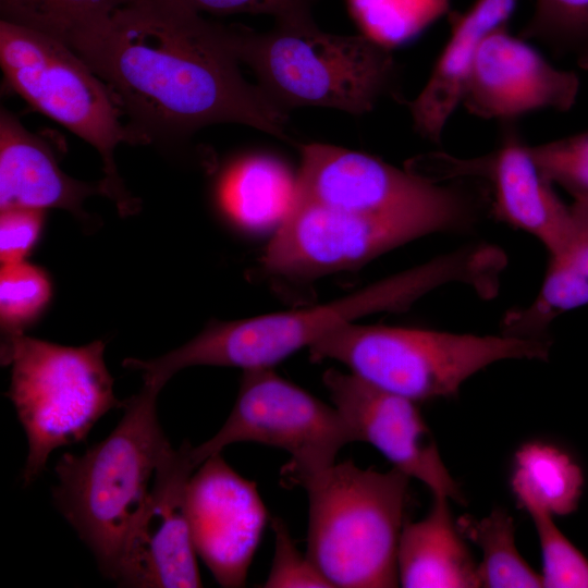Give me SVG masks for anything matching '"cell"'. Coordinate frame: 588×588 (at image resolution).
Returning a JSON list of instances; mask_svg holds the SVG:
<instances>
[{
	"instance_id": "6da1fadb",
	"label": "cell",
	"mask_w": 588,
	"mask_h": 588,
	"mask_svg": "<svg viewBox=\"0 0 588 588\" xmlns=\"http://www.w3.org/2000/svg\"><path fill=\"white\" fill-rule=\"evenodd\" d=\"M68 46L109 86L142 144L217 123L289 139L287 112L243 77L230 25L176 0H134Z\"/></svg>"
},
{
	"instance_id": "7a4b0ae2",
	"label": "cell",
	"mask_w": 588,
	"mask_h": 588,
	"mask_svg": "<svg viewBox=\"0 0 588 588\" xmlns=\"http://www.w3.org/2000/svg\"><path fill=\"white\" fill-rule=\"evenodd\" d=\"M487 275L483 252L479 247L461 249L315 307L211 321L194 339L159 356L157 367L167 377L192 366L236 367L243 371L272 368L343 323L379 311L405 310L450 282H463L477 291Z\"/></svg>"
},
{
	"instance_id": "3957f363",
	"label": "cell",
	"mask_w": 588,
	"mask_h": 588,
	"mask_svg": "<svg viewBox=\"0 0 588 588\" xmlns=\"http://www.w3.org/2000/svg\"><path fill=\"white\" fill-rule=\"evenodd\" d=\"M231 48L280 109L317 106L364 114L397 91V64L390 49L364 35L322 32L311 14L275 21L258 33L230 25Z\"/></svg>"
},
{
	"instance_id": "277c9868",
	"label": "cell",
	"mask_w": 588,
	"mask_h": 588,
	"mask_svg": "<svg viewBox=\"0 0 588 588\" xmlns=\"http://www.w3.org/2000/svg\"><path fill=\"white\" fill-rule=\"evenodd\" d=\"M158 394L143 387L124 401L123 416L109 436L81 455L63 454L56 465V504L112 579L128 528L170 444L157 417Z\"/></svg>"
},
{
	"instance_id": "5b68a950",
	"label": "cell",
	"mask_w": 588,
	"mask_h": 588,
	"mask_svg": "<svg viewBox=\"0 0 588 588\" xmlns=\"http://www.w3.org/2000/svg\"><path fill=\"white\" fill-rule=\"evenodd\" d=\"M411 477L334 463L308 478L306 554L332 588L397 587V544Z\"/></svg>"
},
{
	"instance_id": "8992f818",
	"label": "cell",
	"mask_w": 588,
	"mask_h": 588,
	"mask_svg": "<svg viewBox=\"0 0 588 588\" xmlns=\"http://www.w3.org/2000/svg\"><path fill=\"white\" fill-rule=\"evenodd\" d=\"M314 362L335 360L357 377L414 402L452 396L473 375L505 359L549 356L543 339L474 335L343 323L308 347Z\"/></svg>"
},
{
	"instance_id": "52a82bcc",
	"label": "cell",
	"mask_w": 588,
	"mask_h": 588,
	"mask_svg": "<svg viewBox=\"0 0 588 588\" xmlns=\"http://www.w3.org/2000/svg\"><path fill=\"white\" fill-rule=\"evenodd\" d=\"M103 353L101 340L64 346L23 332L4 335L1 359L12 366L7 396L28 442L24 485L37 479L53 450L85 440L107 412L123 408Z\"/></svg>"
},
{
	"instance_id": "ba28073f",
	"label": "cell",
	"mask_w": 588,
	"mask_h": 588,
	"mask_svg": "<svg viewBox=\"0 0 588 588\" xmlns=\"http://www.w3.org/2000/svg\"><path fill=\"white\" fill-rule=\"evenodd\" d=\"M0 64L8 85L32 108L54 120L100 155L107 193L122 216L138 209L118 173L120 143L142 144L122 122L123 110L109 86L65 42L0 21Z\"/></svg>"
},
{
	"instance_id": "9c48e42d",
	"label": "cell",
	"mask_w": 588,
	"mask_h": 588,
	"mask_svg": "<svg viewBox=\"0 0 588 588\" xmlns=\"http://www.w3.org/2000/svg\"><path fill=\"white\" fill-rule=\"evenodd\" d=\"M294 201L392 220H415L438 232L462 230L479 217L483 195L463 181L448 185L372 156L311 143L301 147Z\"/></svg>"
},
{
	"instance_id": "30bf717a",
	"label": "cell",
	"mask_w": 588,
	"mask_h": 588,
	"mask_svg": "<svg viewBox=\"0 0 588 588\" xmlns=\"http://www.w3.org/2000/svg\"><path fill=\"white\" fill-rule=\"evenodd\" d=\"M237 442H255L286 451L281 470L285 485L304 481L336 462L342 448L357 442L334 405L279 376L272 368L246 370L234 406L219 431L192 446L198 467L207 457Z\"/></svg>"
},
{
	"instance_id": "8fae6325",
	"label": "cell",
	"mask_w": 588,
	"mask_h": 588,
	"mask_svg": "<svg viewBox=\"0 0 588 588\" xmlns=\"http://www.w3.org/2000/svg\"><path fill=\"white\" fill-rule=\"evenodd\" d=\"M438 232L427 222L372 218L294 201L262 257L264 269L292 279L347 270L420 236Z\"/></svg>"
},
{
	"instance_id": "7c38bea8",
	"label": "cell",
	"mask_w": 588,
	"mask_h": 588,
	"mask_svg": "<svg viewBox=\"0 0 588 588\" xmlns=\"http://www.w3.org/2000/svg\"><path fill=\"white\" fill-rule=\"evenodd\" d=\"M184 441L162 453L150 489L125 537L114 580L137 588L201 587L186 512V489L197 468Z\"/></svg>"
},
{
	"instance_id": "4fadbf2b",
	"label": "cell",
	"mask_w": 588,
	"mask_h": 588,
	"mask_svg": "<svg viewBox=\"0 0 588 588\" xmlns=\"http://www.w3.org/2000/svg\"><path fill=\"white\" fill-rule=\"evenodd\" d=\"M186 512L196 553L217 583L245 586L269 519L256 483L213 454L189 478Z\"/></svg>"
},
{
	"instance_id": "5bb4252c",
	"label": "cell",
	"mask_w": 588,
	"mask_h": 588,
	"mask_svg": "<svg viewBox=\"0 0 588 588\" xmlns=\"http://www.w3.org/2000/svg\"><path fill=\"white\" fill-rule=\"evenodd\" d=\"M322 381L357 442L375 446L393 467L422 482L432 495L464 501L416 402L352 372L328 369Z\"/></svg>"
},
{
	"instance_id": "9a60e30c",
	"label": "cell",
	"mask_w": 588,
	"mask_h": 588,
	"mask_svg": "<svg viewBox=\"0 0 588 588\" xmlns=\"http://www.w3.org/2000/svg\"><path fill=\"white\" fill-rule=\"evenodd\" d=\"M578 91L575 72L555 68L502 26L478 47L464 79L460 103L477 118L511 123L541 109L567 111L576 102Z\"/></svg>"
},
{
	"instance_id": "2e32d148",
	"label": "cell",
	"mask_w": 588,
	"mask_h": 588,
	"mask_svg": "<svg viewBox=\"0 0 588 588\" xmlns=\"http://www.w3.org/2000/svg\"><path fill=\"white\" fill-rule=\"evenodd\" d=\"M433 181L478 179L488 183L490 207L501 221L536 237L548 254L565 242L572 225L571 205L555 194L514 127H506L500 146L474 159L444 154L430 157Z\"/></svg>"
},
{
	"instance_id": "e0dca14e",
	"label": "cell",
	"mask_w": 588,
	"mask_h": 588,
	"mask_svg": "<svg viewBox=\"0 0 588 588\" xmlns=\"http://www.w3.org/2000/svg\"><path fill=\"white\" fill-rule=\"evenodd\" d=\"M107 196L103 181L87 183L64 173L49 145L7 109L0 113V210L63 209L87 218L85 199Z\"/></svg>"
},
{
	"instance_id": "ac0fdd59",
	"label": "cell",
	"mask_w": 588,
	"mask_h": 588,
	"mask_svg": "<svg viewBox=\"0 0 588 588\" xmlns=\"http://www.w3.org/2000/svg\"><path fill=\"white\" fill-rule=\"evenodd\" d=\"M517 0H476L462 14H451V35L418 96L407 101L413 126L440 144L443 130L461 101L464 79L481 41L505 26Z\"/></svg>"
},
{
	"instance_id": "d6986e66",
	"label": "cell",
	"mask_w": 588,
	"mask_h": 588,
	"mask_svg": "<svg viewBox=\"0 0 588 588\" xmlns=\"http://www.w3.org/2000/svg\"><path fill=\"white\" fill-rule=\"evenodd\" d=\"M433 497L427 515L404 522L397 544L399 584L405 588L480 587L478 563L450 511L449 500Z\"/></svg>"
},
{
	"instance_id": "ffe728a7",
	"label": "cell",
	"mask_w": 588,
	"mask_h": 588,
	"mask_svg": "<svg viewBox=\"0 0 588 588\" xmlns=\"http://www.w3.org/2000/svg\"><path fill=\"white\" fill-rule=\"evenodd\" d=\"M571 209L569 233L549 255L539 293L529 306L505 315L503 334L542 339L559 315L588 305V196L574 198Z\"/></svg>"
},
{
	"instance_id": "44dd1931",
	"label": "cell",
	"mask_w": 588,
	"mask_h": 588,
	"mask_svg": "<svg viewBox=\"0 0 588 588\" xmlns=\"http://www.w3.org/2000/svg\"><path fill=\"white\" fill-rule=\"evenodd\" d=\"M296 176L280 161L267 156H250L235 162L219 185L224 211L249 229L279 225L291 210Z\"/></svg>"
},
{
	"instance_id": "7402d4cb",
	"label": "cell",
	"mask_w": 588,
	"mask_h": 588,
	"mask_svg": "<svg viewBox=\"0 0 588 588\" xmlns=\"http://www.w3.org/2000/svg\"><path fill=\"white\" fill-rule=\"evenodd\" d=\"M511 482L526 511L542 510L563 516L577 509L584 476L566 452L548 443L529 442L514 456Z\"/></svg>"
},
{
	"instance_id": "603a6c76",
	"label": "cell",
	"mask_w": 588,
	"mask_h": 588,
	"mask_svg": "<svg viewBox=\"0 0 588 588\" xmlns=\"http://www.w3.org/2000/svg\"><path fill=\"white\" fill-rule=\"evenodd\" d=\"M456 525L464 538L481 550L480 587H543L541 575L526 563L516 548L514 519L506 511L497 509L482 518L464 515L456 519Z\"/></svg>"
},
{
	"instance_id": "cb8c5ba5",
	"label": "cell",
	"mask_w": 588,
	"mask_h": 588,
	"mask_svg": "<svg viewBox=\"0 0 588 588\" xmlns=\"http://www.w3.org/2000/svg\"><path fill=\"white\" fill-rule=\"evenodd\" d=\"M134 0H0L1 20L54 37L68 45Z\"/></svg>"
},
{
	"instance_id": "d4e9b609",
	"label": "cell",
	"mask_w": 588,
	"mask_h": 588,
	"mask_svg": "<svg viewBox=\"0 0 588 588\" xmlns=\"http://www.w3.org/2000/svg\"><path fill=\"white\" fill-rule=\"evenodd\" d=\"M353 17L373 42L392 49L449 11L450 0H347Z\"/></svg>"
},
{
	"instance_id": "484cf974",
	"label": "cell",
	"mask_w": 588,
	"mask_h": 588,
	"mask_svg": "<svg viewBox=\"0 0 588 588\" xmlns=\"http://www.w3.org/2000/svg\"><path fill=\"white\" fill-rule=\"evenodd\" d=\"M523 39L544 45L553 54L588 70V0H536Z\"/></svg>"
},
{
	"instance_id": "4316f807",
	"label": "cell",
	"mask_w": 588,
	"mask_h": 588,
	"mask_svg": "<svg viewBox=\"0 0 588 588\" xmlns=\"http://www.w3.org/2000/svg\"><path fill=\"white\" fill-rule=\"evenodd\" d=\"M51 296L47 274L26 261L2 265L0 321L4 335L23 332L45 309Z\"/></svg>"
},
{
	"instance_id": "83f0119b",
	"label": "cell",
	"mask_w": 588,
	"mask_h": 588,
	"mask_svg": "<svg viewBox=\"0 0 588 588\" xmlns=\"http://www.w3.org/2000/svg\"><path fill=\"white\" fill-rule=\"evenodd\" d=\"M527 512L541 548L543 587L588 588V559L559 529L554 516L542 510Z\"/></svg>"
},
{
	"instance_id": "f1b7e54d",
	"label": "cell",
	"mask_w": 588,
	"mask_h": 588,
	"mask_svg": "<svg viewBox=\"0 0 588 588\" xmlns=\"http://www.w3.org/2000/svg\"><path fill=\"white\" fill-rule=\"evenodd\" d=\"M542 176L573 198L588 196V131L528 146Z\"/></svg>"
},
{
	"instance_id": "f546056e",
	"label": "cell",
	"mask_w": 588,
	"mask_h": 588,
	"mask_svg": "<svg viewBox=\"0 0 588 588\" xmlns=\"http://www.w3.org/2000/svg\"><path fill=\"white\" fill-rule=\"evenodd\" d=\"M274 554L265 588H332L314 562L296 547L283 520L273 518Z\"/></svg>"
},
{
	"instance_id": "4dcf8cb0",
	"label": "cell",
	"mask_w": 588,
	"mask_h": 588,
	"mask_svg": "<svg viewBox=\"0 0 588 588\" xmlns=\"http://www.w3.org/2000/svg\"><path fill=\"white\" fill-rule=\"evenodd\" d=\"M44 222V211L8 208L0 215V260L2 265L25 259L36 244Z\"/></svg>"
},
{
	"instance_id": "1f68e13d",
	"label": "cell",
	"mask_w": 588,
	"mask_h": 588,
	"mask_svg": "<svg viewBox=\"0 0 588 588\" xmlns=\"http://www.w3.org/2000/svg\"><path fill=\"white\" fill-rule=\"evenodd\" d=\"M197 11L219 15L268 14L275 21L309 15L316 0H176Z\"/></svg>"
}]
</instances>
